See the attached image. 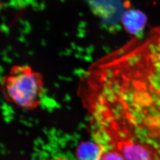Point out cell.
Wrapping results in <instances>:
<instances>
[{"label": "cell", "mask_w": 160, "mask_h": 160, "mask_svg": "<svg viewBox=\"0 0 160 160\" xmlns=\"http://www.w3.org/2000/svg\"><path fill=\"white\" fill-rule=\"evenodd\" d=\"M102 91L113 114L160 145V27L112 52Z\"/></svg>", "instance_id": "obj_1"}, {"label": "cell", "mask_w": 160, "mask_h": 160, "mask_svg": "<svg viewBox=\"0 0 160 160\" xmlns=\"http://www.w3.org/2000/svg\"><path fill=\"white\" fill-rule=\"evenodd\" d=\"M88 119L96 142L117 150L125 160H160V146L121 122L101 115Z\"/></svg>", "instance_id": "obj_2"}, {"label": "cell", "mask_w": 160, "mask_h": 160, "mask_svg": "<svg viewBox=\"0 0 160 160\" xmlns=\"http://www.w3.org/2000/svg\"><path fill=\"white\" fill-rule=\"evenodd\" d=\"M1 91L5 100L25 111L39 108L44 91L43 76L29 65H15L3 77Z\"/></svg>", "instance_id": "obj_3"}, {"label": "cell", "mask_w": 160, "mask_h": 160, "mask_svg": "<svg viewBox=\"0 0 160 160\" xmlns=\"http://www.w3.org/2000/svg\"><path fill=\"white\" fill-rule=\"evenodd\" d=\"M123 26L128 32L137 34L143 30L147 18L143 12L136 9H131L125 12L122 17Z\"/></svg>", "instance_id": "obj_4"}, {"label": "cell", "mask_w": 160, "mask_h": 160, "mask_svg": "<svg viewBox=\"0 0 160 160\" xmlns=\"http://www.w3.org/2000/svg\"><path fill=\"white\" fill-rule=\"evenodd\" d=\"M100 152V146L96 142H84L78 147L77 157L78 160H98Z\"/></svg>", "instance_id": "obj_5"}, {"label": "cell", "mask_w": 160, "mask_h": 160, "mask_svg": "<svg viewBox=\"0 0 160 160\" xmlns=\"http://www.w3.org/2000/svg\"><path fill=\"white\" fill-rule=\"evenodd\" d=\"M97 143L99 145L100 148L98 160H125L120 152L111 147L103 143Z\"/></svg>", "instance_id": "obj_6"}, {"label": "cell", "mask_w": 160, "mask_h": 160, "mask_svg": "<svg viewBox=\"0 0 160 160\" xmlns=\"http://www.w3.org/2000/svg\"><path fill=\"white\" fill-rule=\"evenodd\" d=\"M68 160V159H65V158H63L59 157L55 158V159H53L52 160Z\"/></svg>", "instance_id": "obj_7"}]
</instances>
